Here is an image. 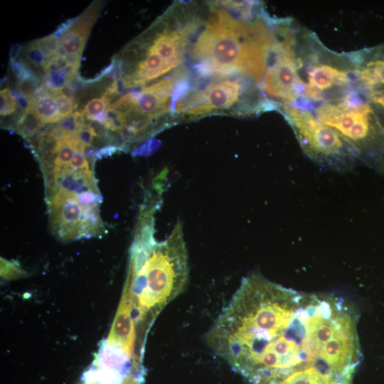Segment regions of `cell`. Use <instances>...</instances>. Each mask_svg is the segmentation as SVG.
Here are the masks:
<instances>
[{
	"label": "cell",
	"mask_w": 384,
	"mask_h": 384,
	"mask_svg": "<svg viewBox=\"0 0 384 384\" xmlns=\"http://www.w3.org/2000/svg\"><path fill=\"white\" fill-rule=\"evenodd\" d=\"M277 34L260 87L272 105L291 106L299 102L302 94L294 48V27L279 22Z\"/></svg>",
	"instance_id": "8"
},
{
	"label": "cell",
	"mask_w": 384,
	"mask_h": 384,
	"mask_svg": "<svg viewBox=\"0 0 384 384\" xmlns=\"http://www.w3.org/2000/svg\"><path fill=\"white\" fill-rule=\"evenodd\" d=\"M43 125L44 124L31 109L19 117L16 124L15 131L23 138L28 139L36 134Z\"/></svg>",
	"instance_id": "15"
},
{
	"label": "cell",
	"mask_w": 384,
	"mask_h": 384,
	"mask_svg": "<svg viewBox=\"0 0 384 384\" xmlns=\"http://www.w3.org/2000/svg\"><path fill=\"white\" fill-rule=\"evenodd\" d=\"M53 230L60 240L81 238L82 208L77 195L58 188L49 203Z\"/></svg>",
	"instance_id": "9"
},
{
	"label": "cell",
	"mask_w": 384,
	"mask_h": 384,
	"mask_svg": "<svg viewBox=\"0 0 384 384\" xmlns=\"http://www.w3.org/2000/svg\"><path fill=\"white\" fill-rule=\"evenodd\" d=\"M205 15L196 4L176 2L124 49L119 59L126 89L143 87L181 65Z\"/></svg>",
	"instance_id": "4"
},
{
	"label": "cell",
	"mask_w": 384,
	"mask_h": 384,
	"mask_svg": "<svg viewBox=\"0 0 384 384\" xmlns=\"http://www.w3.org/2000/svg\"><path fill=\"white\" fill-rule=\"evenodd\" d=\"M100 7L98 5L92 4L79 17H77V19L73 25L87 33H90V31L98 15Z\"/></svg>",
	"instance_id": "21"
},
{
	"label": "cell",
	"mask_w": 384,
	"mask_h": 384,
	"mask_svg": "<svg viewBox=\"0 0 384 384\" xmlns=\"http://www.w3.org/2000/svg\"><path fill=\"white\" fill-rule=\"evenodd\" d=\"M74 134L78 141L84 146H92L93 138L98 136L94 127L88 124H85Z\"/></svg>",
	"instance_id": "25"
},
{
	"label": "cell",
	"mask_w": 384,
	"mask_h": 384,
	"mask_svg": "<svg viewBox=\"0 0 384 384\" xmlns=\"http://www.w3.org/2000/svg\"><path fill=\"white\" fill-rule=\"evenodd\" d=\"M157 141L154 139H149L142 145L136 149L132 154L133 156H149L158 148Z\"/></svg>",
	"instance_id": "29"
},
{
	"label": "cell",
	"mask_w": 384,
	"mask_h": 384,
	"mask_svg": "<svg viewBox=\"0 0 384 384\" xmlns=\"http://www.w3.org/2000/svg\"><path fill=\"white\" fill-rule=\"evenodd\" d=\"M277 23L254 1L210 4L189 55L200 77L239 76L261 83L277 41Z\"/></svg>",
	"instance_id": "2"
},
{
	"label": "cell",
	"mask_w": 384,
	"mask_h": 384,
	"mask_svg": "<svg viewBox=\"0 0 384 384\" xmlns=\"http://www.w3.org/2000/svg\"><path fill=\"white\" fill-rule=\"evenodd\" d=\"M1 275L7 279H14L24 276V272L14 262L1 258Z\"/></svg>",
	"instance_id": "24"
},
{
	"label": "cell",
	"mask_w": 384,
	"mask_h": 384,
	"mask_svg": "<svg viewBox=\"0 0 384 384\" xmlns=\"http://www.w3.org/2000/svg\"><path fill=\"white\" fill-rule=\"evenodd\" d=\"M110 100L105 95L93 98L84 107V114L87 119L104 124L106 121V110L110 106Z\"/></svg>",
	"instance_id": "14"
},
{
	"label": "cell",
	"mask_w": 384,
	"mask_h": 384,
	"mask_svg": "<svg viewBox=\"0 0 384 384\" xmlns=\"http://www.w3.org/2000/svg\"><path fill=\"white\" fill-rule=\"evenodd\" d=\"M55 97L58 107V112L61 119L71 114L73 110L76 109L78 105L77 100L70 98L63 91L55 92Z\"/></svg>",
	"instance_id": "20"
},
{
	"label": "cell",
	"mask_w": 384,
	"mask_h": 384,
	"mask_svg": "<svg viewBox=\"0 0 384 384\" xmlns=\"http://www.w3.org/2000/svg\"><path fill=\"white\" fill-rule=\"evenodd\" d=\"M100 200V193L95 191H87L77 195V201L83 208L97 206Z\"/></svg>",
	"instance_id": "26"
},
{
	"label": "cell",
	"mask_w": 384,
	"mask_h": 384,
	"mask_svg": "<svg viewBox=\"0 0 384 384\" xmlns=\"http://www.w3.org/2000/svg\"><path fill=\"white\" fill-rule=\"evenodd\" d=\"M11 93L16 99L22 114L26 113L32 109V97L28 96L18 89L12 90Z\"/></svg>",
	"instance_id": "27"
},
{
	"label": "cell",
	"mask_w": 384,
	"mask_h": 384,
	"mask_svg": "<svg viewBox=\"0 0 384 384\" xmlns=\"http://www.w3.org/2000/svg\"><path fill=\"white\" fill-rule=\"evenodd\" d=\"M118 151H123V149L116 146H107L101 148L95 152V156L97 159H101L103 156H110L115 154Z\"/></svg>",
	"instance_id": "31"
},
{
	"label": "cell",
	"mask_w": 384,
	"mask_h": 384,
	"mask_svg": "<svg viewBox=\"0 0 384 384\" xmlns=\"http://www.w3.org/2000/svg\"><path fill=\"white\" fill-rule=\"evenodd\" d=\"M77 18L66 20L58 26L53 34L60 41L66 31H68L74 24Z\"/></svg>",
	"instance_id": "30"
},
{
	"label": "cell",
	"mask_w": 384,
	"mask_h": 384,
	"mask_svg": "<svg viewBox=\"0 0 384 384\" xmlns=\"http://www.w3.org/2000/svg\"><path fill=\"white\" fill-rule=\"evenodd\" d=\"M70 166L73 170L90 169L88 161L84 154V151L76 150L75 151Z\"/></svg>",
	"instance_id": "28"
},
{
	"label": "cell",
	"mask_w": 384,
	"mask_h": 384,
	"mask_svg": "<svg viewBox=\"0 0 384 384\" xmlns=\"http://www.w3.org/2000/svg\"><path fill=\"white\" fill-rule=\"evenodd\" d=\"M26 60L36 68L46 70L48 60L37 40L28 43L24 49Z\"/></svg>",
	"instance_id": "17"
},
{
	"label": "cell",
	"mask_w": 384,
	"mask_h": 384,
	"mask_svg": "<svg viewBox=\"0 0 384 384\" xmlns=\"http://www.w3.org/2000/svg\"><path fill=\"white\" fill-rule=\"evenodd\" d=\"M103 126L107 129L122 134L127 127V121L120 111L108 107L106 110V121Z\"/></svg>",
	"instance_id": "19"
},
{
	"label": "cell",
	"mask_w": 384,
	"mask_h": 384,
	"mask_svg": "<svg viewBox=\"0 0 384 384\" xmlns=\"http://www.w3.org/2000/svg\"><path fill=\"white\" fill-rule=\"evenodd\" d=\"M311 112L340 134L354 149L359 162L384 173V123L361 90L340 101L322 103Z\"/></svg>",
	"instance_id": "5"
},
{
	"label": "cell",
	"mask_w": 384,
	"mask_h": 384,
	"mask_svg": "<svg viewBox=\"0 0 384 384\" xmlns=\"http://www.w3.org/2000/svg\"><path fill=\"white\" fill-rule=\"evenodd\" d=\"M12 71L17 78V85L22 83H32L38 85H42L39 78L31 68L26 65V63L21 60H16L12 63H9Z\"/></svg>",
	"instance_id": "16"
},
{
	"label": "cell",
	"mask_w": 384,
	"mask_h": 384,
	"mask_svg": "<svg viewBox=\"0 0 384 384\" xmlns=\"http://www.w3.org/2000/svg\"><path fill=\"white\" fill-rule=\"evenodd\" d=\"M37 41L46 53L48 61L59 51L60 41L53 33L48 36L38 39Z\"/></svg>",
	"instance_id": "23"
},
{
	"label": "cell",
	"mask_w": 384,
	"mask_h": 384,
	"mask_svg": "<svg viewBox=\"0 0 384 384\" xmlns=\"http://www.w3.org/2000/svg\"><path fill=\"white\" fill-rule=\"evenodd\" d=\"M279 110L292 126L303 151L315 162L340 170L359 162L352 146L309 110L280 106Z\"/></svg>",
	"instance_id": "7"
},
{
	"label": "cell",
	"mask_w": 384,
	"mask_h": 384,
	"mask_svg": "<svg viewBox=\"0 0 384 384\" xmlns=\"http://www.w3.org/2000/svg\"><path fill=\"white\" fill-rule=\"evenodd\" d=\"M89 33L73 25L60 40L59 53L67 57L80 58Z\"/></svg>",
	"instance_id": "13"
},
{
	"label": "cell",
	"mask_w": 384,
	"mask_h": 384,
	"mask_svg": "<svg viewBox=\"0 0 384 384\" xmlns=\"http://www.w3.org/2000/svg\"><path fill=\"white\" fill-rule=\"evenodd\" d=\"M358 321L339 296L252 273L204 340L250 384H352L362 358Z\"/></svg>",
	"instance_id": "1"
},
{
	"label": "cell",
	"mask_w": 384,
	"mask_h": 384,
	"mask_svg": "<svg viewBox=\"0 0 384 384\" xmlns=\"http://www.w3.org/2000/svg\"><path fill=\"white\" fill-rule=\"evenodd\" d=\"M133 300L130 291L124 286L122 298L112 322L106 344L122 350L130 358L136 339L135 322L132 317Z\"/></svg>",
	"instance_id": "10"
},
{
	"label": "cell",
	"mask_w": 384,
	"mask_h": 384,
	"mask_svg": "<svg viewBox=\"0 0 384 384\" xmlns=\"http://www.w3.org/2000/svg\"><path fill=\"white\" fill-rule=\"evenodd\" d=\"M22 50V46L20 44H14L11 46L9 52V63L14 62L17 60V58L20 55V53Z\"/></svg>",
	"instance_id": "32"
},
{
	"label": "cell",
	"mask_w": 384,
	"mask_h": 384,
	"mask_svg": "<svg viewBox=\"0 0 384 384\" xmlns=\"http://www.w3.org/2000/svg\"><path fill=\"white\" fill-rule=\"evenodd\" d=\"M17 110L16 100L9 88L1 90L0 113L1 116L13 114Z\"/></svg>",
	"instance_id": "22"
},
{
	"label": "cell",
	"mask_w": 384,
	"mask_h": 384,
	"mask_svg": "<svg viewBox=\"0 0 384 384\" xmlns=\"http://www.w3.org/2000/svg\"><path fill=\"white\" fill-rule=\"evenodd\" d=\"M50 174L58 188L65 191L76 195L87 191L99 193L90 169L73 170L70 165L63 167L53 166L48 173Z\"/></svg>",
	"instance_id": "11"
},
{
	"label": "cell",
	"mask_w": 384,
	"mask_h": 384,
	"mask_svg": "<svg viewBox=\"0 0 384 384\" xmlns=\"http://www.w3.org/2000/svg\"><path fill=\"white\" fill-rule=\"evenodd\" d=\"M189 277L183 226L177 220L169 237L142 240L134 236L125 283L132 297V317L143 321L155 314L185 289Z\"/></svg>",
	"instance_id": "3"
},
{
	"label": "cell",
	"mask_w": 384,
	"mask_h": 384,
	"mask_svg": "<svg viewBox=\"0 0 384 384\" xmlns=\"http://www.w3.org/2000/svg\"><path fill=\"white\" fill-rule=\"evenodd\" d=\"M55 92L43 85L32 97V110L43 124H54L61 120Z\"/></svg>",
	"instance_id": "12"
},
{
	"label": "cell",
	"mask_w": 384,
	"mask_h": 384,
	"mask_svg": "<svg viewBox=\"0 0 384 384\" xmlns=\"http://www.w3.org/2000/svg\"><path fill=\"white\" fill-rule=\"evenodd\" d=\"M84 116L83 110H77L61 119L57 126L67 134H74L85 125Z\"/></svg>",
	"instance_id": "18"
},
{
	"label": "cell",
	"mask_w": 384,
	"mask_h": 384,
	"mask_svg": "<svg viewBox=\"0 0 384 384\" xmlns=\"http://www.w3.org/2000/svg\"><path fill=\"white\" fill-rule=\"evenodd\" d=\"M120 384H139V378L133 375H125Z\"/></svg>",
	"instance_id": "33"
},
{
	"label": "cell",
	"mask_w": 384,
	"mask_h": 384,
	"mask_svg": "<svg viewBox=\"0 0 384 384\" xmlns=\"http://www.w3.org/2000/svg\"><path fill=\"white\" fill-rule=\"evenodd\" d=\"M210 78L198 86L191 87L189 83L175 102L173 116L176 122L214 114L247 116L272 106L251 80L239 76Z\"/></svg>",
	"instance_id": "6"
}]
</instances>
